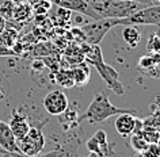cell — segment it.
I'll use <instances>...</instances> for the list:
<instances>
[{"label": "cell", "mask_w": 160, "mask_h": 157, "mask_svg": "<svg viewBox=\"0 0 160 157\" xmlns=\"http://www.w3.org/2000/svg\"><path fill=\"white\" fill-rule=\"evenodd\" d=\"M83 52H84V53H83L84 60L98 71L99 76H101L103 79V81L107 84V87H109L114 94H117L119 96L123 95L125 91H123V86L121 84V81H119L118 72L103 61L102 50H101V47H99V45H90V43L84 42Z\"/></svg>", "instance_id": "6da1fadb"}, {"label": "cell", "mask_w": 160, "mask_h": 157, "mask_svg": "<svg viewBox=\"0 0 160 157\" xmlns=\"http://www.w3.org/2000/svg\"><path fill=\"white\" fill-rule=\"evenodd\" d=\"M122 112H130L133 114L136 110L133 108H119L115 107L110 103L107 95L105 94H97L94 96L92 102L90 103L88 108L86 110V112L82 116H79V122L87 120L91 125H97L101 122H105L106 119H109L110 116L114 115H119Z\"/></svg>", "instance_id": "7a4b0ae2"}, {"label": "cell", "mask_w": 160, "mask_h": 157, "mask_svg": "<svg viewBox=\"0 0 160 157\" xmlns=\"http://www.w3.org/2000/svg\"><path fill=\"white\" fill-rule=\"evenodd\" d=\"M87 3L101 19L128 18L136 11H138L141 6V3L130 2V0H87Z\"/></svg>", "instance_id": "3957f363"}, {"label": "cell", "mask_w": 160, "mask_h": 157, "mask_svg": "<svg viewBox=\"0 0 160 157\" xmlns=\"http://www.w3.org/2000/svg\"><path fill=\"white\" fill-rule=\"evenodd\" d=\"M122 19H113V18H103L98 19L88 23V25L83 26L82 31L84 34L86 42L90 45H99L105 35L115 26H121Z\"/></svg>", "instance_id": "277c9868"}, {"label": "cell", "mask_w": 160, "mask_h": 157, "mask_svg": "<svg viewBox=\"0 0 160 157\" xmlns=\"http://www.w3.org/2000/svg\"><path fill=\"white\" fill-rule=\"evenodd\" d=\"M45 123L33 125L30 126L27 134L22 140L17 141V145L19 148V152L25 156H37L42 152L45 146V137L42 134V126Z\"/></svg>", "instance_id": "5b68a950"}, {"label": "cell", "mask_w": 160, "mask_h": 157, "mask_svg": "<svg viewBox=\"0 0 160 157\" xmlns=\"http://www.w3.org/2000/svg\"><path fill=\"white\" fill-rule=\"evenodd\" d=\"M140 26V25H160V4L148 6L140 8L128 18H122L121 26Z\"/></svg>", "instance_id": "8992f818"}, {"label": "cell", "mask_w": 160, "mask_h": 157, "mask_svg": "<svg viewBox=\"0 0 160 157\" xmlns=\"http://www.w3.org/2000/svg\"><path fill=\"white\" fill-rule=\"evenodd\" d=\"M43 108L50 115H61L67 108H69V100H68L65 92L61 90L50 91L45 95L42 100Z\"/></svg>", "instance_id": "52a82bcc"}, {"label": "cell", "mask_w": 160, "mask_h": 157, "mask_svg": "<svg viewBox=\"0 0 160 157\" xmlns=\"http://www.w3.org/2000/svg\"><path fill=\"white\" fill-rule=\"evenodd\" d=\"M52 4H56L57 7H62L65 10H69L71 12H79L86 17L91 18L92 21H98L99 15L91 8L87 0H50Z\"/></svg>", "instance_id": "ba28073f"}, {"label": "cell", "mask_w": 160, "mask_h": 157, "mask_svg": "<svg viewBox=\"0 0 160 157\" xmlns=\"http://www.w3.org/2000/svg\"><path fill=\"white\" fill-rule=\"evenodd\" d=\"M80 145V141L78 138H69L68 142H65L61 146L53 149V150L43 153V155H37V156H31V157H75L78 155V148ZM14 157H30V156H25L22 153H11Z\"/></svg>", "instance_id": "9c48e42d"}, {"label": "cell", "mask_w": 160, "mask_h": 157, "mask_svg": "<svg viewBox=\"0 0 160 157\" xmlns=\"http://www.w3.org/2000/svg\"><path fill=\"white\" fill-rule=\"evenodd\" d=\"M8 126L11 129V131H12L15 140L19 141L27 134V131H29V129H30V123H29V120H27L25 114L14 110Z\"/></svg>", "instance_id": "30bf717a"}, {"label": "cell", "mask_w": 160, "mask_h": 157, "mask_svg": "<svg viewBox=\"0 0 160 157\" xmlns=\"http://www.w3.org/2000/svg\"><path fill=\"white\" fill-rule=\"evenodd\" d=\"M136 116L134 114L130 112H122L119 116L115 119V130L118 131V134L121 137H130L134 131L136 127Z\"/></svg>", "instance_id": "8fae6325"}, {"label": "cell", "mask_w": 160, "mask_h": 157, "mask_svg": "<svg viewBox=\"0 0 160 157\" xmlns=\"http://www.w3.org/2000/svg\"><path fill=\"white\" fill-rule=\"evenodd\" d=\"M0 146L4 149L6 152L21 153L17 145V140H15L8 123L3 122V120H0Z\"/></svg>", "instance_id": "7c38bea8"}, {"label": "cell", "mask_w": 160, "mask_h": 157, "mask_svg": "<svg viewBox=\"0 0 160 157\" xmlns=\"http://www.w3.org/2000/svg\"><path fill=\"white\" fill-rule=\"evenodd\" d=\"M72 79L75 81V86H86L90 80V69L86 62L78 64L71 69Z\"/></svg>", "instance_id": "4fadbf2b"}, {"label": "cell", "mask_w": 160, "mask_h": 157, "mask_svg": "<svg viewBox=\"0 0 160 157\" xmlns=\"http://www.w3.org/2000/svg\"><path fill=\"white\" fill-rule=\"evenodd\" d=\"M86 146L90 152L98 153V155H101L103 157H113L114 156V150H113V148L109 145V142L101 144V142H98L94 137H90V138L87 140Z\"/></svg>", "instance_id": "5bb4252c"}, {"label": "cell", "mask_w": 160, "mask_h": 157, "mask_svg": "<svg viewBox=\"0 0 160 157\" xmlns=\"http://www.w3.org/2000/svg\"><path fill=\"white\" fill-rule=\"evenodd\" d=\"M122 38L129 47H137L140 41H141V31L137 26H126L122 31Z\"/></svg>", "instance_id": "9a60e30c"}, {"label": "cell", "mask_w": 160, "mask_h": 157, "mask_svg": "<svg viewBox=\"0 0 160 157\" xmlns=\"http://www.w3.org/2000/svg\"><path fill=\"white\" fill-rule=\"evenodd\" d=\"M31 15H33V8H31V6L25 0V2H21V3H17V4H15L12 21L23 23L25 21H27Z\"/></svg>", "instance_id": "2e32d148"}, {"label": "cell", "mask_w": 160, "mask_h": 157, "mask_svg": "<svg viewBox=\"0 0 160 157\" xmlns=\"http://www.w3.org/2000/svg\"><path fill=\"white\" fill-rule=\"evenodd\" d=\"M17 41H18V30L6 26V29L0 34V43H3L4 46L11 49V47L17 43Z\"/></svg>", "instance_id": "e0dca14e"}, {"label": "cell", "mask_w": 160, "mask_h": 157, "mask_svg": "<svg viewBox=\"0 0 160 157\" xmlns=\"http://www.w3.org/2000/svg\"><path fill=\"white\" fill-rule=\"evenodd\" d=\"M148 144L144 137L141 135V133H133L130 135V146L134 152H144L148 148Z\"/></svg>", "instance_id": "ac0fdd59"}, {"label": "cell", "mask_w": 160, "mask_h": 157, "mask_svg": "<svg viewBox=\"0 0 160 157\" xmlns=\"http://www.w3.org/2000/svg\"><path fill=\"white\" fill-rule=\"evenodd\" d=\"M56 81H57L62 88H69L75 86V81L72 79L71 71H58L56 75Z\"/></svg>", "instance_id": "d6986e66"}, {"label": "cell", "mask_w": 160, "mask_h": 157, "mask_svg": "<svg viewBox=\"0 0 160 157\" xmlns=\"http://www.w3.org/2000/svg\"><path fill=\"white\" fill-rule=\"evenodd\" d=\"M15 4H17V3L11 2V0H4V2L0 4V15H2L6 21H12Z\"/></svg>", "instance_id": "ffe728a7"}, {"label": "cell", "mask_w": 160, "mask_h": 157, "mask_svg": "<svg viewBox=\"0 0 160 157\" xmlns=\"http://www.w3.org/2000/svg\"><path fill=\"white\" fill-rule=\"evenodd\" d=\"M140 133H141V135L148 144H158V141L160 140V133L152 130L149 127H142V130Z\"/></svg>", "instance_id": "44dd1931"}, {"label": "cell", "mask_w": 160, "mask_h": 157, "mask_svg": "<svg viewBox=\"0 0 160 157\" xmlns=\"http://www.w3.org/2000/svg\"><path fill=\"white\" fill-rule=\"evenodd\" d=\"M142 125L144 127H149L152 130L160 133V115H155V114L149 115L148 118L142 119Z\"/></svg>", "instance_id": "7402d4cb"}, {"label": "cell", "mask_w": 160, "mask_h": 157, "mask_svg": "<svg viewBox=\"0 0 160 157\" xmlns=\"http://www.w3.org/2000/svg\"><path fill=\"white\" fill-rule=\"evenodd\" d=\"M50 7H52L50 0H39L37 4H34L31 8H33V12H35L37 15H45L50 10Z\"/></svg>", "instance_id": "603a6c76"}, {"label": "cell", "mask_w": 160, "mask_h": 157, "mask_svg": "<svg viewBox=\"0 0 160 157\" xmlns=\"http://www.w3.org/2000/svg\"><path fill=\"white\" fill-rule=\"evenodd\" d=\"M155 64H156V56L155 57H141L140 58V61H138V66H140V69L141 71H149V69H153V66H155Z\"/></svg>", "instance_id": "cb8c5ba5"}, {"label": "cell", "mask_w": 160, "mask_h": 157, "mask_svg": "<svg viewBox=\"0 0 160 157\" xmlns=\"http://www.w3.org/2000/svg\"><path fill=\"white\" fill-rule=\"evenodd\" d=\"M142 153L145 155V157H160V148L158 144H149Z\"/></svg>", "instance_id": "d4e9b609"}, {"label": "cell", "mask_w": 160, "mask_h": 157, "mask_svg": "<svg viewBox=\"0 0 160 157\" xmlns=\"http://www.w3.org/2000/svg\"><path fill=\"white\" fill-rule=\"evenodd\" d=\"M148 49L152 52H160V37L153 34L148 41Z\"/></svg>", "instance_id": "484cf974"}, {"label": "cell", "mask_w": 160, "mask_h": 157, "mask_svg": "<svg viewBox=\"0 0 160 157\" xmlns=\"http://www.w3.org/2000/svg\"><path fill=\"white\" fill-rule=\"evenodd\" d=\"M151 111L155 115H160V96L155 98V100L151 104Z\"/></svg>", "instance_id": "4316f807"}, {"label": "cell", "mask_w": 160, "mask_h": 157, "mask_svg": "<svg viewBox=\"0 0 160 157\" xmlns=\"http://www.w3.org/2000/svg\"><path fill=\"white\" fill-rule=\"evenodd\" d=\"M7 56H17L12 52V49L4 46L3 43H0V57H7Z\"/></svg>", "instance_id": "83f0119b"}, {"label": "cell", "mask_w": 160, "mask_h": 157, "mask_svg": "<svg viewBox=\"0 0 160 157\" xmlns=\"http://www.w3.org/2000/svg\"><path fill=\"white\" fill-rule=\"evenodd\" d=\"M6 22H7L6 19L3 18L2 15H0V34H2V33H3V30L6 29Z\"/></svg>", "instance_id": "f1b7e54d"}, {"label": "cell", "mask_w": 160, "mask_h": 157, "mask_svg": "<svg viewBox=\"0 0 160 157\" xmlns=\"http://www.w3.org/2000/svg\"><path fill=\"white\" fill-rule=\"evenodd\" d=\"M130 2H137V3H141V4H153L151 0H130Z\"/></svg>", "instance_id": "f546056e"}, {"label": "cell", "mask_w": 160, "mask_h": 157, "mask_svg": "<svg viewBox=\"0 0 160 157\" xmlns=\"http://www.w3.org/2000/svg\"><path fill=\"white\" fill-rule=\"evenodd\" d=\"M133 157H145V155H144L142 152H136Z\"/></svg>", "instance_id": "4dcf8cb0"}, {"label": "cell", "mask_w": 160, "mask_h": 157, "mask_svg": "<svg viewBox=\"0 0 160 157\" xmlns=\"http://www.w3.org/2000/svg\"><path fill=\"white\" fill-rule=\"evenodd\" d=\"M87 157H103L101 155H98V153H92V152H90V155L87 156Z\"/></svg>", "instance_id": "1f68e13d"}, {"label": "cell", "mask_w": 160, "mask_h": 157, "mask_svg": "<svg viewBox=\"0 0 160 157\" xmlns=\"http://www.w3.org/2000/svg\"><path fill=\"white\" fill-rule=\"evenodd\" d=\"M153 4H160V0H151Z\"/></svg>", "instance_id": "d6a6232c"}, {"label": "cell", "mask_w": 160, "mask_h": 157, "mask_svg": "<svg viewBox=\"0 0 160 157\" xmlns=\"http://www.w3.org/2000/svg\"><path fill=\"white\" fill-rule=\"evenodd\" d=\"M3 98H4V94H3V91H2V90H0V100H2Z\"/></svg>", "instance_id": "836d02e7"}, {"label": "cell", "mask_w": 160, "mask_h": 157, "mask_svg": "<svg viewBox=\"0 0 160 157\" xmlns=\"http://www.w3.org/2000/svg\"><path fill=\"white\" fill-rule=\"evenodd\" d=\"M4 153H6V155H7V157H14V156H12V155H11V153H10V152H6V150H4Z\"/></svg>", "instance_id": "e575fe53"}, {"label": "cell", "mask_w": 160, "mask_h": 157, "mask_svg": "<svg viewBox=\"0 0 160 157\" xmlns=\"http://www.w3.org/2000/svg\"><path fill=\"white\" fill-rule=\"evenodd\" d=\"M11 2H14V3H21V2H25V0H11Z\"/></svg>", "instance_id": "d590c367"}, {"label": "cell", "mask_w": 160, "mask_h": 157, "mask_svg": "<svg viewBox=\"0 0 160 157\" xmlns=\"http://www.w3.org/2000/svg\"><path fill=\"white\" fill-rule=\"evenodd\" d=\"M2 155H3V156H0V157H7V155H6V153H4V152H3V153H2Z\"/></svg>", "instance_id": "8d00e7d4"}, {"label": "cell", "mask_w": 160, "mask_h": 157, "mask_svg": "<svg viewBox=\"0 0 160 157\" xmlns=\"http://www.w3.org/2000/svg\"><path fill=\"white\" fill-rule=\"evenodd\" d=\"M158 145H159V148H160V140L158 141Z\"/></svg>", "instance_id": "74e56055"}]
</instances>
